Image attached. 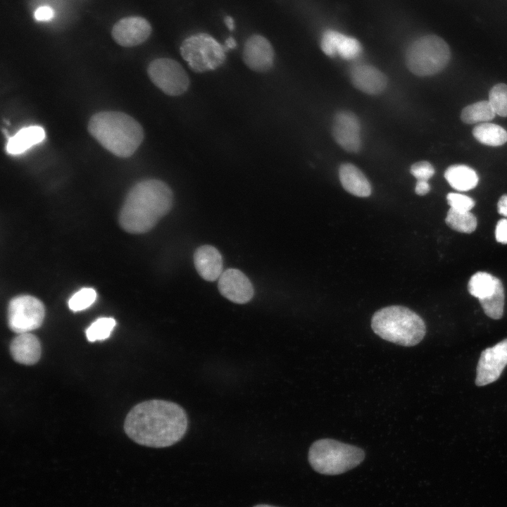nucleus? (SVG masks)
Segmentation results:
<instances>
[{
    "instance_id": "obj_19",
    "label": "nucleus",
    "mask_w": 507,
    "mask_h": 507,
    "mask_svg": "<svg viewBox=\"0 0 507 507\" xmlns=\"http://www.w3.org/2000/svg\"><path fill=\"white\" fill-rule=\"evenodd\" d=\"M339 177L343 188L349 193L358 196L368 197L371 194V185L364 174L351 163L342 164Z\"/></svg>"
},
{
    "instance_id": "obj_34",
    "label": "nucleus",
    "mask_w": 507,
    "mask_h": 507,
    "mask_svg": "<svg viewBox=\"0 0 507 507\" xmlns=\"http://www.w3.org/2000/svg\"><path fill=\"white\" fill-rule=\"evenodd\" d=\"M54 15L53 9L46 6L39 7L35 12V18L38 21H46L51 20Z\"/></svg>"
},
{
    "instance_id": "obj_20",
    "label": "nucleus",
    "mask_w": 507,
    "mask_h": 507,
    "mask_svg": "<svg viewBox=\"0 0 507 507\" xmlns=\"http://www.w3.org/2000/svg\"><path fill=\"white\" fill-rule=\"evenodd\" d=\"M444 177L454 189L460 192L474 189L479 182L476 172L465 165H452L444 173Z\"/></svg>"
},
{
    "instance_id": "obj_39",
    "label": "nucleus",
    "mask_w": 507,
    "mask_h": 507,
    "mask_svg": "<svg viewBox=\"0 0 507 507\" xmlns=\"http://www.w3.org/2000/svg\"><path fill=\"white\" fill-rule=\"evenodd\" d=\"M254 507H277V506H271V505H268V504H258V505L254 506Z\"/></svg>"
},
{
    "instance_id": "obj_36",
    "label": "nucleus",
    "mask_w": 507,
    "mask_h": 507,
    "mask_svg": "<svg viewBox=\"0 0 507 507\" xmlns=\"http://www.w3.org/2000/svg\"><path fill=\"white\" fill-rule=\"evenodd\" d=\"M497 211L500 215L507 217V194L502 195L498 201Z\"/></svg>"
},
{
    "instance_id": "obj_5",
    "label": "nucleus",
    "mask_w": 507,
    "mask_h": 507,
    "mask_svg": "<svg viewBox=\"0 0 507 507\" xmlns=\"http://www.w3.org/2000/svg\"><path fill=\"white\" fill-rule=\"evenodd\" d=\"M364 458L362 449L332 439L315 441L308 451V461L313 469L327 475L347 472L361 464Z\"/></svg>"
},
{
    "instance_id": "obj_33",
    "label": "nucleus",
    "mask_w": 507,
    "mask_h": 507,
    "mask_svg": "<svg viewBox=\"0 0 507 507\" xmlns=\"http://www.w3.org/2000/svg\"><path fill=\"white\" fill-rule=\"evenodd\" d=\"M496 240L501 244H507V219H500L495 229Z\"/></svg>"
},
{
    "instance_id": "obj_38",
    "label": "nucleus",
    "mask_w": 507,
    "mask_h": 507,
    "mask_svg": "<svg viewBox=\"0 0 507 507\" xmlns=\"http://www.w3.org/2000/svg\"><path fill=\"white\" fill-rule=\"evenodd\" d=\"M225 23L230 30H233L234 28V21L231 16H226L225 18Z\"/></svg>"
},
{
    "instance_id": "obj_29",
    "label": "nucleus",
    "mask_w": 507,
    "mask_h": 507,
    "mask_svg": "<svg viewBox=\"0 0 507 507\" xmlns=\"http://www.w3.org/2000/svg\"><path fill=\"white\" fill-rule=\"evenodd\" d=\"M361 51L359 42L353 37L340 33L337 43V54L344 59H352Z\"/></svg>"
},
{
    "instance_id": "obj_37",
    "label": "nucleus",
    "mask_w": 507,
    "mask_h": 507,
    "mask_svg": "<svg viewBox=\"0 0 507 507\" xmlns=\"http://www.w3.org/2000/svg\"><path fill=\"white\" fill-rule=\"evenodd\" d=\"M236 46H237V43L233 37H229L226 39L225 42V46H224L226 50L227 49H232L235 48Z\"/></svg>"
},
{
    "instance_id": "obj_22",
    "label": "nucleus",
    "mask_w": 507,
    "mask_h": 507,
    "mask_svg": "<svg viewBox=\"0 0 507 507\" xmlns=\"http://www.w3.org/2000/svg\"><path fill=\"white\" fill-rule=\"evenodd\" d=\"M499 278L482 271L472 275L468 284L469 293L478 299L487 298L494 292Z\"/></svg>"
},
{
    "instance_id": "obj_11",
    "label": "nucleus",
    "mask_w": 507,
    "mask_h": 507,
    "mask_svg": "<svg viewBox=\"0 0 507 507\" xmlns=\"http://www.w3.org/2000/svg\"><path fill=\"white\" fill-rule=\"evenodd\" d=\"M218 290L228 300L239 304L249 302L254 294L247 276L238 269L228 268L218 278Z\"/></svg>"
},
{
    "instance_id": "obj_10",
    "label": "nucleus",
    "mask_w": 507,
    "mask_h": 507,
    "mask_svg": "<svg viewBox=\"0 0 507 507\" xmlns=\"http://www.w3.org/2000/svg\"><path fill=\"white\" fill-rule=\"evenodd\" d=\"M507 365V338L481 353L477 366L475 384L481 387L497 380Z\"/></svg>"
},
{
    "instance_id": "obj_15",
    "label": "nucleus",
    "mask_w": 507,
    "mask_h": 507,
    "mask_svg": "<svg viewBox=\"0 0 507 507\" xmlns=\"http://www.w3.org/2000/svg\"><path fill=\"white\" fill-rule=\"evenodd\" d=\"M194 264L199 275L205 280L213 282L223 273V261L220 251L211 245H203L194 254Z\"/></svg>"
},
{
    "instance_id": "obj_35",
    "label": "nucleus",
    "mask_w": 507,
    "mask_h": 507,
    "mask_svg": "<svg viewBox=\"0 0 507 507\" xmlns=\"http://www.w3.org/2000/svg\"><path fill=\"white\" fill-rule=\"evenodd\" d=\"M430 190V186L428 183V181H423V180H418L415 187V192L417 194L420 196H424L427 194Z\"/></svg>"
},
{
    "instance_id": "obj_4",
    "label": "nucleus",
    "mask_w": 507,
    "mask_h": 507,
    "mask_svg": "<svg viewBox=\"0 0 507 507\" xmlns=\"http://www.w3.org/2000/svg\"><path fill=\"white\" fill-rule=\"evenodd\" d=\"M371 327L382 339L403 346L418 344L426 333L422 318L403 306H389L377 311L372 318Z\"/></svg>"
},
{
    "instance_id": "obj_16",
    "label": "nucleus",
    "mask_w": 507,
    "mask_h": 507,
    "mask_svg": "<svg viewBox=\"0 0 507 507\" xmlns=\"http://www.w3.org/2000/svg\"><path fill=\"white\" fill-rule=\"evenodd\" d=\"M10 352L15 362L27 365H34L41 357L40 342L31 333L19 334L11 341Z\"/></svg>"
},
{
    "instance_id": "obj_27",
    "label": "nucleus",
    "mask_w": 507,
    "mask_h": 507,
    "mask_svg": "<svg viewBox=\"0 0 507 507\" xmlns=\"http://www.w3.org/2000/svg\"><path fill=\"white\" fill-rule=\"evenodd\" d=\"M489 101L496 114L507 117V84H495L489 91Z\"/></svg>"
},
{
    "instance_id": "obj_3",
    "label": "nucleus",
    "mask_w": 507,
    "mask_h": 507,
    "mask_svg": "<svg viewBox=\"0 0 507 507\" xmlns=\"http://www.w3.org/2000/svg\"><path fill=\"white\" fill-rule=\"evenodd\" d=\"M87 128L104 148L121 158L131 156L144 139L142 125L123 112L97 113L91 117Z\"/></svg>"
},
{
    "instance_id": "obj_1",
    "label": "nucleus",
    "mask_w": 507,
    "mask_h": 507,
    "mask_svg": "<svg viewBox=\"0 0 507 507\" xmlns=\"http://www.w3.org/2000/svg\"><path fill=\"white\" fill-rule=\"evenodd\" d=\"M188 427L185 411L178 404L161 399L145 401L127 413L124 430L138 444L165 448L180 442Z\"/></svg>"
},
{
    "instance_id": "obj_21",
    "label": "nucleus",
    "mask_w": 507,
    "mask_h": 507,
    "mask_svg": "<svg viewBox=\"0 0 507 507\" xmlns=\"http://www.w3.org/2000/svg\"><path fill=\"white\" fill-rule=\"evenodd\" d=\"M472 134L479 142L487 146H499L507 142L506 130L494 123H483L476 125Z\"/></svg>"
},
{
    "instance_id": "obj_23",
    "label": "nucleus",
    "mask_w": 507,
    "mask_h": 507,
    "mask_svg": "<svg viewBox=\"0 0 507 507\" xmlns=\"http://www.w3.org/2000/svg\"><path fill=\"white\" fill-rule=\"evenodd\" d=\"M496 113L489 101H481L465 106L461 112V120L467 124L486 123Z\"/></svg>"
},
{
    "instance_id": "obj_9",
    "label": "nucleus",
    "mask_w": 507,
    "mask_h": 507,
    "mask_svg": "<svg viewBox=\"0 0 507 507\" xmlns=\"http://www.w3.org/2000/svg\"><path fill=\"white\" fill-rule=\"evenodd\" d=\"M151 81L169 96H179L184 93L189 85V79L183 67L176 61L159 58L152 61L148 66Z\"/></svg>"
},
{
    "instance_id": "obj_6",
    "label": "nucleus",
    "mask_w": 507,
    "mask_h": 507,
    "mask_svg": "<svg viewBox=\"0 0 507 507\" xmlns=\"http://www.w3.org/2000/svg\"><path fill=\"white\" fill-rule=\"evenodd\" d=\"M451 51L440 37L429 35L415 39L408 47L406 63L408 68L418 76H430L441 72L448 64Z\"/></svg>"
},
{
    "instance_id": "obj_24",
    "label": "nucleus",
    "mask_w": 507,
    "mask_h": 507,
    "mask_svg": "<svg viewBox=\"0 0 507 507\" xmlns=\"http://www.w3.org/2000/svg\"><path fill=\"white\" fill-rule=\"evenodd\" d=\"M445 222L452 230L468 234L474 232L477 225V218L473 213L451 208L447 212Z\"/></svg>"
},
{
    "instance_id": "obj_18",
    "label": "nucleus",
    "mask_w": 507,
    "mask_h": 507,
    "mask_svg": "<svg viewBox=\"0 0 507 507\" xmlns=\"http://www.w3.org/2000/svg\"><path fill=\"white\" fill-rule=\"evenodd\" d=\"M46 138L43 127L31 125L20 129L13 136L8 138L6 145L7 153L18 155L25 152L33 146L41 143Z\"/></svg>"
},
{
    "instance_id": "obj_28",
    "label": "nucleus",
    "mask_w": 507,
    "mask_h": 507,
    "mask_svg": "<svg viewBox=\"0 0 507 507\" xmlns=\"http://www.w3.org/2000/svg\"><path fill=\"white\" fill-rule=\"evenodd\" d=\"M96 292L92 288H82L75 292L68 301V306L73 311H83L93 304Z\"/></svg>"
},
{
    "instance_id": "obj_32",
    "label": "nucleus",
    "mask_w": 507,
    "mask_h": 507,
    "mask_svg": "<svg viewBox=\"0 0 507 507\" xmlns=\"http://www.w3.org/2000/svg\"><path fill=\"white\" fill-rule=\"evenodd\" d=\"M411 173L417 180L428 181L434 175V169L430 163L420 161L411 166Z\"/></svg>"
},
{
    "instance_id": "obj_14",
    "label": "nucleus",
    "mask_w": 507,
    "mask_h": 507,
    "mask_svg": "<svg viewBox=\"0 0 507 507\" xmlns=\"http://www.w3.org/2000/svg\"><path fill=\"white\" fill-rule=\"evenodd\" d=\"M360 123L357 117L349 111H340L334 117L332 133L336 142L346 151H358L361 145Z\"/></svg>"
},
{
    "instance_id": "obj_8",
    "label": "nucleus",
    "mask_w": 507,
    "mask_h": 507,
    "mask_svg": "<svg viewBox=\"0 0 507 507\" xmlns=\"http://www.w3.org/2000/svg\"><path fill=\"white\" fill-rule=\"evenodd\" d=\"M43 303L30 295L13 298L8 307V323L10 329L18 334L39 328L44 318Z\"/></svg>"
},
{
    "instance_id": "obj_26",
    "label": "nucleus",
    "mask_w": 507,
    "mask_h": 507,
    "mask_svg": "<svg viewBox=\"0 0 507 507\" xmlns=\"http://www.w3.org/2000/svg\"><path fill=\"white\" fill-rule=\"evenodd\" d=\"M115 325L112 318H100L96 320L86 330L89 342L101 341L107 339Z\"/></svg>"
},
{
    "instance_id": "obj_30",
    "label": "nucleus",
    "mask_w": 507,
    "mask_h": 507,
    "mask_svg": "<svg viewBox=\"0 0 507 507\" xmlns=\"http://www.w3.org/2000/svg\"><path fill=\"white\" fill-rule=\"evenodd\" d=\"M446 200L450 208L460 211H470L475 205L472 198L459 193H449Z\"/></svg>"
},
{
    "instance_id": "obj_13",
    "label": "nucleus",
    "mask_w": 507,
    "mask_h": 507,
    "mask_svg": "<svg viewBox=\"0 0 507 507\" xmlns=\"http://www.w3.org/2000/svg\"><path fill=\"white\" fill-rule=\"evenodd\" d=\"M243 60L251 70L258 73L266 72L273 64V47L265 37L253 35L244 43Z\"/></svg>"
},
{
    "instance_id": "obj_7",
    "label": "nucleus",
    "mask_w": 507,
    "mask_h": 507,
    "mask_svg": "<svg viewBox=\"0 0 507 507\" xmlns=\"http://www.w3.org/2000/svg\"><path fill=\"white\" fill-rule=\"evenodd\" d=\"M225 48L206 33L187 37L180 46V54L189 68L196 73L213 70L225 61Z\"/></svg>"
},
{
    "instance_id": "obj_17",
    "label": "nucleus",
    "mask_w": 507,
    "mask_h": 507,
    "mask_svg": "<svg viewBox=\"0 0 507 507\" xmlns=\"http://www.w3.org/2000/svg\"><path fill=\"white\" fill-rule=\"evenodd\" d=\"M353 85L368 94H378L386 87L385 75L376 68L369 65L356 66L351 73Z\"/></svg>"
},
{
    "instance_id": "obj_2",
    "label": "nucleus",
    "mask_w": 507,
    "mask_h": 507,
    "mask_svg": "<svg viewBox=\"0 0 507 507\" xmlns=\"http://www.w3.org/2000/svg\"><path fill=\"white\" fill-rule=\"evenodd\" d=\"M173 194L163 181L145 180L129 191L122 206L119 223L132 234H142L151 230L170 210Z\"/></svg>"
},
{
    "instance_id": "obj_25",
    "label": "nucleus",
    "mask_w": 507,
    "mask_h": 507,
    "mask_svg": "<svg viewBox=\"0 0 507 507\" xmlns=\"http://www.w3.org/2000/svg\"><path fill=\"white\" fill-rule=\"evenodd\" d=\"M485 314L494 320L502 318L503 314L505 294L502 282L499 279L496 287L489 296L479 300Z\"/></svg>"
},
{
    "instance_id": "obj_31",
    "label": "nucleus",
    "mask_w": 507,
    "mask_h": 507,
    "mask_svg": "<svg viewBox=\"0 0 507 507\" xmlns=\"http://www.w3.org/2000/svg\"><path fill=\"white\" fill-rule=\"evenodd\" d=\"M339 32L335 30H329L325 32L321 40V49L323 51L329 56H334L337 54V42Z\"/></svg>"
},
{
    "instance_id": "obj_12",
    "label": "nucleus",
    "mask_w": 507,
    "mask_h": 507,
    "mask_svg": "<svg viewBox=\"0 0 507 507\" xmlns=\"http://www.w3.org/2000/svg\"><path fill=\"white\" fill-rule=\"evenodd\" d=\"M151 27L148 20L139 16L127 17L117 22L112 36L120 46L131 47L144 42L150 36Z\"/></svg>"
}]
</instances>
